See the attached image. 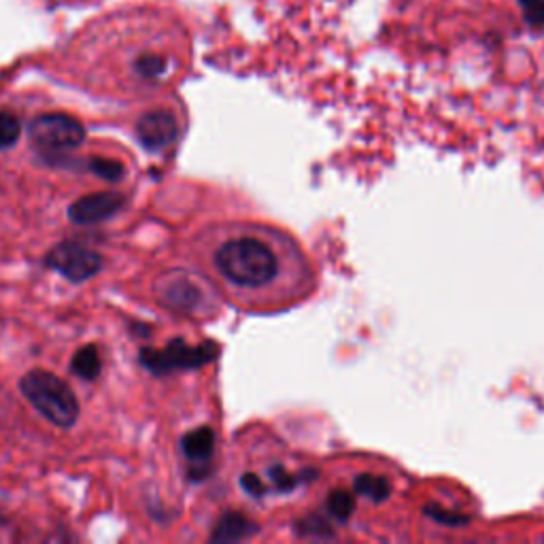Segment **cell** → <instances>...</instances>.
Wrapping results in <instances>:
<instances>
[{
	"mask_svg": "<svg viewBox=\"0 0 544 544\" xmlns=\"http://www.w3.org/2000/svg\"><path fill=\"white\" fill-rule=\"evenodd\" d=\"M525 20L532 26H544V0H534L525 7Z\"/></svg>",
	"mask_w": 544,
	"mask_h": 544,
	"instance_id": "ac0fdd59",
	"label": "cell"
},
{
	"mask_svg": "<svg viewBox=\"0 0 544 544\" xmlns=\"http://www.w3.org/2000/svg\"><path fill=\"white\" fill-rule=\"evenodd\" d=\"M88 170H92L96 177L105 179L109 183L124 179V175H126L124 164L117 162V160H111V158H92L88 162Z\"/></svg>",
	"mask_w": 544,
	"mask_h": 544,
	"instance_id": "4fadbf2b",
	"label": "cell"
},
{
	"mask_svg": "<svg viewBox=\"0 0 544 544\" xmlns=\"http://www.w3.org/2000/svg\"><path fill=\"white\" fill-rule=\"evenodd\" d=\"M255 532H258V525L249 521L245 515L226 513L224 517L219 519V523L215 527L213 542H236V540H243Z\"/></svg>",
	"mask_w": 544,
	"mask_h": 544,
	"instance_id": "ba28073f",
	"label": "cell"
},
{
	"mask_svg": "<svg viewBox=\"0 0 544 544\" xmlns=\"http://www.w3.org/2000/svg\"><path fill=\"white\" fill-rule=\"evenodd\" d=\"M22 132V124L13 113L3 111L0 113V149H9L17 143Z\"/></svg>",
	"mask_w": 544,
	"mask_h": 544,
	"instance_id": "2e32d148",
	"label": "cell"
},
{
	"mask_svg": "<svg viewBox=\"0 0 544 544\" xmlns=\"http://www.w3.org/2000/svg\"><path fill=\"white\" fill-rule=\"evenodd\" d=\"M519 3H521L523 7H527V5H530V3H534V0H519Z\"/></svg>",
	"mask_w": 544,
	"mask_h": 544,
	"instance_id": "44dd1931",
	"label": "cell"
},
{
	"mask_svg": "<svg viewBox=\"0 0 544 544\" xmlns=\"http://www.w3.org/2000/svg\"><path fill=\"white\" fill-rule=\"evenodd\" d=\"M328 510H330V515L336 517L338 521H347L355 510V496L345 489L334 491L332 496L328 498Z\"/></svg>",
	"mask_w": 544,
	"mask_h": 544,
	"instance_id": "5bb4252c",
	"label": "cell"
},
{
	"mask_svg": "<svg viewBox=\"0 0 544 544\" xmlns=\"http://www.w3.org/2000/svg\"><path fill=\"white\" fill-rule=\"evenodd\" d=\"M270 479H272V483H275V487H277V489H281V491H289V489H294V487H296V483H298L296 476L287 474L283 468H270Z\"/></svg>",
	"mask_w": 544,
	"mask_h": 544,
	"instance_id": "e0dca14e",
	"label": "cell"
},
{
	"mask_svg": "<svg viewBox=\"0 0 544 544\" xmlns=\"http://www.w3.org/2000/svg\"><path fill=\"white\" fill-rule=\"evenodd\" d=\"M181 447L190 462H207L215 449V434L211 428H198L183 436Z\"/></svg>",
	"mask_w": 544,
	"mask_h": 544,
	"instance_id": "9c48e42d",
	"label": "cell"
},
{
	"mask_svg": "<svg viewBox=\"0 0 544 544\" xmlns=\"http://www.w3.org/2000/svg\"><path fill=\"white\" fill-rule=\"evenodd\" d=\"M166 58L158 56V54H143L136 58L134 62V68H136V73H139L143 79H158L166 73Z\"/></svg>",
	"mask_w": 544,
	"mask_h": 544,
	"instance_id": "9a60e30c",
	"label": "cell"
},
{
	"mask_svg": "<svg viewBox=\"0 0 544 544\" xmlns=\"http://www.w3.org/2000/svg\"><path fill=\"white\" fill-rule=\"evenodd\" d=\"M126 198L119 192H96L75 200L68 207V219L79 226H92L107 221L124 209Z\"/></svg>",
	"mask_w": 544,
	"mask_h": 544,
	"instance_id": "8992f818",
	"label": "cell"
},
{
	"mask_svg": "<svg viewBox=\"0 0 544 544\" xmlns=\"http://www.w3.org/2000/svg\"><path fill=\"white\" fill-rule=\"evenodd\" d=\"M100 366L102 364H100V355H98L96 345L81 347L73 355V362H71L73 374H77L79 379H85V381H94L100 374Z\"/></svg>",
	"mask_w": 544,
	"mask_h": 544,
	"instance_id": "30bf717a",
	"label": "cell"
},
{
	"mask_svg": "<svg viewBox=\"0 0 544 544\" xmlns=\"http://www.w3.org/2000/svg\"><path fill=\"white\" fill-rule=\"evenodd\" d=\"M28 136L30 143L37 149L45 153H56L83 145L85 128L71 115L45 113L32 119L28 126Z\"/></svg>",
	"mask_w": 544,
	"mask_h": 544,
	"instance_id": "3957f363",
	"label": "cell"
},
{
	"mask_svg": "<svg viewBox=\"0 0 544 544\" xmlns=\"http://www.w3.org/2000/svg\"><path fill=\"white\" fill-rule=\"evenodd\" d=\"M241 487L249 493V496H253V498L264 496V491H266L264 483L255 474H245L243 479H241Z\"/></svg>",
	"mask_w": 544,
	"mask_h": 544,
	"instance_id": "d6986e66",
	"label": "cell"
},
{
	"mask_svg": "<svg viewBox=\"0 0 544 544\" xmlns=\"http://www.w3.org/2000/svg\"><path fill=\"white\" fill-rule=\"evenodd\" d=\"M166 300L170 304L181 306V309H194V306L200 302V292L198 287L192 285L190 281L179 279L166 287Z\"/></svg>",
	"mask_w": 544,
	"mask_h": 544,
	"instance_id": "8fae6325",
	"label": "cell"
},
{
	"mask_svg": "<svg viewBox=\"0 0 544 544\" xmlns=\"http://www.w3.org/2000/svg\"><path fill=\"white\" fill-rule=\"evenodd\" d=\"M24 398L58 428H71L79 419V402L60 377L47 370H30L20 381Z\"/></svg>",
	"mask_w": 544,
	"mask_h": 544,
	"instance_id": "7a4b0ae2",
	"label": "cell"
},
{
	"mask_svg": "<svg viewBox=\"0 0 544 544\" xmlns=\"http://www.w3.org/2000/svg\"><path fill=\"white\" fill-rule=\"evenodd\" d=\"M353 487H355L357 493H360V496L370 498L374 502H383L389 496V491H391L389 481L383 479V476H374V474L357 476Z\"/></svg>",
	"mask_w": 544,
	"mask_h": 544,
	"instance_id": "7c38bea8",
	"label": "cell"
},
{
	"mask_svg": "<svg viewBox=\"0 0 544 544\" xmlns=\"http://www.w3.org/2000/svg\"><path fill=\"white\" fill-rule=\"evenodd\" d=\"M217 353V347L204 343L198 347L185 345L183 338H175L164 349H143L141 364L153 374H168L175 370H192L211 362Z\"/></svg>",
	"mask_w": 544,
	"mask_h": 544,
	"instance_id": "277c9868",
	"label": "cell"
},
{
	"mask_svg": "<svg viewBox=\"0 0 544 544\" xmlns=\"http://www.w3.org/2000/svg\"><path fill=\"white\" fill-rule=\"evenodd\" d=\"M177 134L179 126L175 115L164 109L141 115L139 124H136V139L149 151H162L168 145H173L177 141Z\"/></svg>",
	"mask_w": 544,
	"mask_h": 544,
	"instance_id": "52a82bcc",
	"label": "cell"
},
{
	"mask_svg": "<svg viewBox=\"0 0 544 544\" xmlns=\"http://www.w3.org/2000/svg\"><path fill=\"white\" fill-rule=\"evenodd\" d=\"M45 262L49 268L58 270L62 277L75 283L96 277L102 268L100 255L79 243H62L54 247L49 251Z\"/></svg>",
	"mask_w": 544,
	"mask_h": 544,
	"instance_id": "5b68a950",
	"label": "cell"
},
{
	"mask_svg": "<svg viewBox=\"0 0 544 544\" xmlns=\"http://www.w3.org/2000/svg\"><path fill=\"white\" fill-rule=\"evenodd\" d=\"M215 266L236 287L264 289L279 277L281 258L264 238L238 236L217 249Z\"/></svg>",
	"mask_w": 544,
	"mask_h": 544,
	"instance_id": "6da1fadb",
	"label": "cell"
},
{
	"mask_svg": "<svg viewBox=\"0 0 544 544\" xmlns=\"http://www.w3.org/2000/svg\"><path fill=\"white\" fill-rule=\"evenodd\" d=\"M425 513H428L430 517H434L436 521H442V523H466L464 517H453V515H445L440 513V508H425Z\"/></svg>",
	"mask_w": 544,
	"mask_h": 544,
	"instance_id": "ffe728a7",
	"label": "cell"
}]
</instances>
